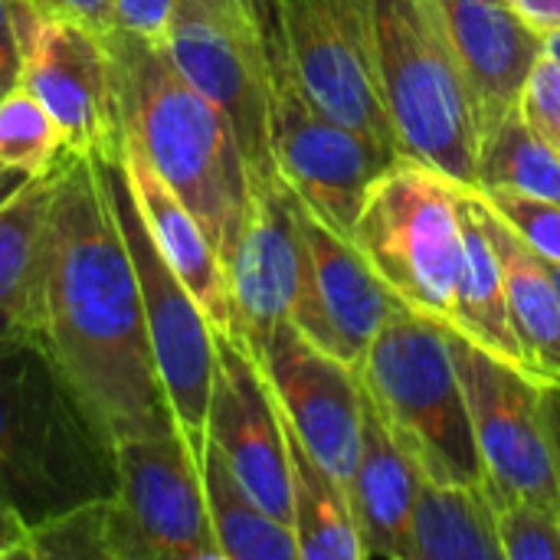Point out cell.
Wrapping results in <instances>:
<instances>
[{
    "mask_svg": "<svg viewBox=\"0 0 560 560\" xmlns=\"http://www.w3.org/2000/svg\"><path fill=\"white\" fill-rule=\"evenodd\" d=\"M39 335L115 443L177 427L98 154L66 151L52 171Z\"/></svg>",
    "mask_w": 560,
    "mask_h": 560,
    "instance_id": "cell-1",
    "label": "cell"
},
{
    "mask_svg": "<svg viewBox=\"0 0 560 560\" xmlns=\"http://www.w3.org/2000/svg\"><path fill=\"white\" fill-rule=\"evenodd\" d=\"M102 36L115 66L125 135L190 207L226 266L253 203L249 167L226 115L187 82L164 39L125 30Z\"/></svg>",
    "mask_w": 560,
    "mask_h": 560,
    "instance_id": "cell-2",
    "label": "cell"
},
{
    "mask_svg": "<svg viewBox=\"0 0 560 560\" xmlns=\"http://www.w3.org/2000/svg\"><path fill=\"white\" fill-rule=\"evenodd\" d=\"M118 489L115 440L69 384L49 348L0 358V502L36 528Z\"/></svg>",
    "mask_w": 560,
    "mask_h": 560,
    "instance_id": "cell-3",
    "label": "cell"
},
{
    "mask_svg": "<svg viewBox=\"0 0 560 560\" xmlns=\"http://www.w3.org/2000/svg\"><path fill=\"white\" fill-rule=\"evenodd\" d=\"M358 381L427 482L482 489V459L446 322L397 302L361 358Z\"/></svg>",
    "mask_w": 560,
    "mask_h": 560,
    "instance_id": "cell-4",
    "label": "cell"
},
{
    "mask_svg": "<svg viewBox=\"0 0 560 560\" xmlns=\"http://www.w3.org/2000/svg\"><path fill=\"white\" fill-rule=\"evenodd\" d=\"M368 13L400 154L476 190L482 121L436 0H368Z\"/></svg>",
    "mask_w": 560,
    "mask_h": 560,
    "instance_id": "cell-5",
    "label": "cell"
},
{
    "mask_svg": "<svg viewBox=\"0 0 560 560\" xmlns=\"http://www.w3.org/2000/svg\"><path fill=\"white\" fill-rule=\"evenodd\" d=\"M348 240L394 299L453 325L466 266L456 180L423 161L397 158L368 187Z\"/></svg>",
    "mask_w": 560,
    "mask_h": 560,
    "instance_id": "cell-6",
    "label": "cell"
},
{
    "mask_svg": "<svg viewBox=\"0 0 560 560\" xmlns=\"http://www.w3.org/2000/svg\"><path fill=\"white\" fill-rule=\"evenodd\" d=\"M266 56V102L272 158L285 184L335 233L351 236L374 177L397 161L364 135L328 118L308 95L285 36L282 0H249Z\"/></svg>",
    "mask_w": 560,
    "mask_h": 560,
    "instance_id": "cell-7",
    "label": "cell"
},
{
    "mask_svg": "<svg viewBox=\"0 0 560 560\" xmlns=\"http://www.w3.org/2000/svg\"><path fill=\"white\" fill-rule=\"evenodd\" d=\"M102 180L108 187V197L115 203V217L125 236V246L131 253L138 285H141V305L144 322L154 348V361L171 400V410L187 433L194 453L200 456L207 446V407L217 374V328L210 325L207 312L194 299V292L184 285V279L171 269V262L161 256L151 230L144 226V217L135 203L121 144L115 151L98 154Z\"/></svg>",
    "mask_w": 560,
    "mask_h": 560,
    "instance_id": "cell-8",
    "label": "cell"
},
{
    "mask_svg": "<svg viewBox=\"0 0 560 560\" xmlns=\"http://www.w3.org/2000/svg\"><path fill=\"white\" fill-rule=\"evenodd\" d=\"M115 560H223L200 476V456L177 427L115 443Z\"/></svg>",
    "mask_w": 560,
    "mask_h": 560,
    "instance_id": "cell-9",
    "label": "cell"
},
{
    "mask_svg": "<svg viewBox=\"0 0 560 560\" xmlns=\"http://www.w3.org/2000/svg\"><path fill=\"white\" fill-rule=\"evenodd\" d=\"M10 13L20 43V85L56 118L66 151H115L125 121L105 36L46 0H10Z\"/></svg>",
    "mask_w": 560,
    "mask_h": 560,
    "instance_id": "cell-10",
    "label": "cell"
},
{
    "mask_svg": "<svg viewBox=\"0 0 560 560\" xmlns=\"http://www.w3.org/2000/svg\"><path fill=\"white\" fill-rule=\"evenodd\" d=\"M450 341L466 387L489 502H535L560 512L541 410V381L532 371L486 351L453 325Z\"/></svg>",
    "mask_w": 560,
    "mask_h": 560,
    "instance_id": "cell-11",
    "label": "cell"
},
{
    "mask_svg": "<svg viewBox=\"0 0 560 560\" xmlns=\"http://www.w3.org/2000/svg\"><path fill=\"white\" fill-rule=\"evenodd\" d=\"M174 66L230 121L253 177H276L266 56L249 0H174L164 33Z\"/></svg>",
    "mask_w": 560,
    "mask_h": 560,
    "instance_id": "cell-12",
    "label": "cell"
},
{
    "mask_svg": "<svg viewBox=\"0 0 560 560\" xmlns=\"http://www.w3.org/2000/svg\"><path fill=\"white\" fill-rule=\"evenodd\" d=\"M282 20L295 69L315 105L404 158L381 95L368 0H282Z\"/></svg>",
    "mask_w": 560,
    "mask_h": 560,
    "instance_id": "cell-13",
    "label": "cell"
},
{
    "mask_svg": "<svg viewBox=\"0 0 560 560\" xmlns=\"http://www.w3.org/2000/svg\"><path fill=\"white\" fill-rule=\"evenodd\" d=\"M292 436L345 489L354 479L364 427V387L358 371L282 322L256 351Z\"/></svg>",
    "mask_w": 560,
    "mask_h": 560,
    "instance_id": "cell-14",
    "label": "cell"
},
{
    "mask_svg": "<svg viewBox=\"0 0 560 560\" xmlns=\"http://www.w3.org/2000/svg\"><path fill=\"white\" fill-rule=\"evenodd\" d=\"M207 440L220 450L236 482L272 518L292 528V463L285 420L259 361L236 335L226 331H217Z\"/></svg>",
    "mask_w": 560,
    "mask_h": 560,
    "instance_id": "cell-15",
    "label": "cell"
},
{
    "mask_svg": "<svg viewBox=\"0 0 560 560\" xmlns=\"http://www.w3.org/2000/svg\"><path fill=\"white\" fill-rule=\"evenodd\" d=\"M305 276L292 325L322 351L358 371L390 308L400 302L364 262L358 246L318 220L299 197Z\"/></svg>",
    "mask_w": 560,
    "mask_h": 560,
    "instance_id": "cell-16",
    "label": "cell"
},
{
    "mask_svg": "<svg viewBox=\"0 0 560 560\" xmlns=\"http://www.w3.org/2000/svg\"><path fill=\"white\" fill-rule=\"evenodd\" d=\"M253 203L233 256L226 259L233 335L256 351L282 322H292L302 276L305 243L299 226V194L276 177H253Z\"/></svg>",
    "mask_w": 560,
    "mask_h": 560,
    "instance_id": "cell-17",
    "label": "cell"
},
{
    "mask_svg": "<svg viewBox=\"0 0 560 560\" xmlns=\"http://www.w3.org/2000/svg\"><path fill=\"white\" fill-rule=\"evenodd\" d=\"M482 131L518 108L532 69L545 56L538 33L509 0H436Z\"/></svg>",
    "mask_w": 560,
    "mask_h": 560,
    "instance_id": "cell-18",
    "label": "cell"
},
{
    "mask_svg": "<svg viewBox=\"0 0 560 560\" xmlns=\"http://www.w3.org/2000/svg\"><path fill=\"white\" fill-rule=\"evenodd\" d=\"M121 161H125V174H128L135 203H138L144 226L151 230L161 256L194 292V299L207 312L210 325L217 331L233 335L230 279H226V266H223L217 246L210 243L207 230L190 213V207L161 180V174L151 167V161L141 154V148L128 135L121 138Z\"/></svg>",
    "mask_w": 560,
    "mask_h": 560,
    "instance_id": "cell-19",
    "label": "cell"
},
{
    "mask_svg": "<svg viewBox=\"0 0 560 560\" xmlns=\"http://www.w3.org/2000/svg\"><path fill=\"white\" fill-rule=\"evenodd\" d=\"M420 482V469L387 433L384 420L364 394L361 456L348 486L364 560H410V525Z\"/></svg>",
    "mask_w": 560,
    "mask_h": 560,
    "instance_id": "cell-20",
    "label": "cell"
},
{
    "mask_svg": "<svg viewBox=\"0 0 560 560\" xmlns=\"http://www.w3.org/2000/svg\"><path fill=\"white\" fill-rule=\"evenodd\" d=\"M466 200L499 256L509 315L522 341L528 371L538 381L560 384V289L551 266L512 233V226L489 207L479 190L466 187Z\"/></svg>",
    "mask_w": 560,
    "mask_h": 560,
    "instance_id": "cell-21",
    "label": "cell"
},
{
    "mask_svg": "<svg viewBox=\"0 0 560 560\" xmlns=\"http://www.w3.org/2000/svg\"><path fill=\"white\" fill-rule=\"evenodd\" d=\"M410 560H505L486 489L420 482Z\"/></svg>",
    "mask_w": 560,
    "mask_h": 560,
    "instance_id": "cell-22",
    "label": "cell"
},
{
    "mask_svg": "<svg viewBox=\"0 0 560 560\" xmlns=\"http://www.w3.org/2000/svg\"><path fill=\"white\" fill-rule=\"evenodd\" d=\"M285 436L292 463V532L299 560H364L348 489L308 456L289 427Z\"/></svg>",
    "mask_w": 560,
    "mask_h": 560,
    "instance_id": "cell-23",
    "label": "cell"
},
{
    "mask_svg": "<svg viewBox=\"0 0 560 560\" xmlns=\"http://www.w3.org/2000/svg\"><path fill=\"white\" fill-rule=\"evenodd\" d=\"M207 512L223 560H299L295 532L272 518L230 472L220 450L207 440L200 453Z\"/></svg>",
    "mask_w": 560,
    "mask_h": 560,
    "instance_id": "cell-24",
    "label": "cell"
},
{
    "mask_svg": "<svg viewBox=\"0 0 560 560\" xmlns=\"http://www.w3.org/2000/svg\"><path fill=\"white\" fill-rule=\"evenodd\" d=\"M459 207H463V226H466V266H463V279H459L453 328L463 331L466 338H472L476 345H482L486 351L528 371L522 341H518L512 315H509L499 256L492 249L489 233L482 230V223L476 220V213L466 200V187H459Z\"/></svg>",
    "mask_w": 560,
    "mask_h": 560,
    "instance_id": "cell-25",
    "label": "cell"
},
{
    "mask_svg": "<svg viewBox=\"0 0 560 560\" xmlns=\"http://www.w3.org/2000/svg\"><path fill=\"white\" fill-rule=\"evenodd\" d=\"M52 171L30 177L13 197L0 203V305L23 312L36 328Z\"/></svg>",
    "mask_w": 560,
    "mask_h": 560,
    "instance_id": "cell-26",
    "label": "cell"
},
{
    "mask_svg": "<svg viewBox=\"0 0 560 560\" xmlns=\"http://www.w3.org/2000/svg\"><path fill=\"white\" fill-rule=\"evenodd\" d=\"M476 174V190H515L560 203V154L535 135L518 108L482 131Z\"/></svg>",
    "mask_w": 560,
    "mask_h": 560,
    "instance_id": "cell-27",
    "label": "cell"
},
{
    "mask_svg": "<svg viewBox=\"0 0 560 560\" xmlns=\"http://www.w3.org/2000/svg\"><path fill=\"white\" fill-rule=\"evenodd\" d=\"M62 131L36 95L16 85L0 98V167L43 177L62 161Z\"/></svg>",
    "mask_w": 560,
    "mask_h": 560,
    "instance_id": "cell-28",
    "label": "cell"
},
{
    "mask_svg": "<svg viewBox=\"0 0 560 560\" xmlns=\"http://www.w3.org/2000/svg\"><path fill=\"white\" fill-rule=\"evenodd\" d=\"M26 560H115L112 495L30 528Z\"/></svg>",
    "mask_w": 560,
    "mask_h": 560,
    "instance_id": "cell-29",
    "label": "cell"
},
{
    "mask_svg": "<svg viewBox=\"0 0 560 560\" xmlns=\"http://www.w3.org/2000/svg\"><path fill=\"white\" fill-rule=\"evenodd\" d=\"M495 532L505 560H560V512L535 502H499Z\"/></svg>",
    "mask_w": 560,
    "mask_h": 560,
    "instance_id": "cell-30",
    "label": "cell"
},
{
    "mask_svg": "<svg viewBox=\"0 0 560 560\" xmlns=\"http://www.w3.org/2000/svg\"><path fill=\"white\" fill-rule=\"evenodd\" d=\"M479 194L528 249H535L548 266H560V203L532 194H515V190H479Z\"/></svg>",
    "mask_w": 560,
    "mask_h": 560,
    "instance_id": "cell-31",
    "label": "cell"
},
{
    "mask_svg": "<svg viewBox=\"0 0 560 560\" xmlns=\"http://www.w3.org/2000/svg\"><path fill=\"white\" fill-rule=\"evenodd\" d=\"M518 112L535 128V135L560 154V66L548 52L532 69Z\"/></svg>",
    "mask_w": 560,
    "mask_h": 560,
    "instance_id": "cell-32",
    "label": "cell"
},
{
    "mask_svg": "<svg viewBox=\"0 0 560 560\" xmlns=\"http://www.w3.org/2000/svg\"><path fill=\"white\" fill-rule=\"evenodd\" d=\"M174 13V0H115L112 30H125L144 39H164Z\"/></svg>",
    "mask_w": 560,
    "mask_h": 560,
    "instance_id": "cell-33",
    "label": "cell"
},
{
    "mask_svg": "<svg viewBox=\"0 0 560 560\" xmlns=\"http://www.w3.org/2000/svg\"><path fill=\"white\" fill-rule=\"evenodd\" d=\"M20 85V43L13 30L10 0H0V98Z\"/></svg>",
    "mask_w": 560,
    "mask_h": 560,
    "instance_id": "cell-34",
    "label": "cell"
},
{
    "mask_svg": "<svg viewBox=\"0 0 560 560\" xmlns=\"http://www.w3.org/2000/svg\"><path fill=\"white\" fill-rule=\"evenodd\" d=\"M46 3L98 33L112 30V20H115V0H46Z\"/></svg>",
    "mask_w": 560,
    "mask_h": 560,
    "instance_id": "cell-35",
    "label": "cell"
},
{
    "mask_svg": "<svg viewBox=\"0 0 560 560\" xmlns=\"http://www.w3.org/2000/svg\"><path fill=\"white\" fill-rule=\"evenodd\" d=\"M39 328L16 308H7L0 305V358L10 354V351H20L23 345H33L39 341Z\"/></svg>",
    "mask_w": 560,
    "mask_h": 560,
    "instance_id": "cell-36",
    "label": "cell"
},
{
    "mask_svg": "<svg viewBox=\"0 0 560 560\" xmlns=\"http://www.w3.org/2000/svg\"><path fill=\"white\" fill-rule=\"evenodd\" d=\"M541 410H545V430H548V446H551V466H555V482L560 492V384L558 381H541Z\"/></svg>",
    "mask_w": 560,
    "mask_h": 560,
    "instance_id": "cell-37",
    "label": "cell"
},
{
    "mask_svg": "<svg viewBox=\"0 0 560 560\" xmlns=\"http://www.w3.org/2000/svg\"><path fill=\"white\" fill-rule=\"evenodd\" d=\"M26 538L30 528L0 502V560H26Z\"/></svg>",
    "mask_w": 560,
    "mask_h": 560,
    "instance_id": "cell-38",
    "label": "cell"
},
{
    "mask_svg": "<svg viewBox=\"0 0 560 560\" xmlns=\"http://www.w3.org/2000/svg\"><path fill=\"white\" fill-rule=\"evenodd\" d=\"M522 20H528L538 33H555L560 30V0H509Z\"/></svg>",
    "mask_w": 560,
    "mask_h": 560,
    "instance_id": "cell-39",
    "label": "cell"
},
{
    "mask_svg": "<svg viewBox=\"0 0 560 560\" xmlns=\"http://www.w3.org/2000/svg\"><path fill=\"white\" fill-rule=\"evenodd\" d=\"M30 177L26 174H16V171H7V167H0V203L7 200V197H13L23 184H26Z\"/></svg>",
    "mask_w": 560,
    "mask_h": 560,
    "instance_id": "cell-40",
    "label": "cell"
},
{
    "mask_svg": "<svg viewBox=\"0 0 560 560\" xmlns=\"http://www.w3.org/2000/svg\"><path fill=\"white\" fill-rule=\"evenodd\" d=\"M545 52H548V56H551V59L560 66V30H555V33H548V36H545Z\"/></svg>",
    "mask_w": 560,
    "mask_h": 560,
    "instance_id": "cell-41",
    "label": "cell"
},
{
    "mask_svg": "<svg viewBox=\"0 0 560 560\" xmlns=\"http://www.w3.org/2000/svg\"><path fill=\"white\" fill-rule=\"evenodd\" d=\"M551 272H555V282H558L560 289V266H551Z\"/></svg>",
    "mask_w": 560,
    "mask_h": 560,
    "instance_id": "cell-42",
    "label": "cell"
}]
</instances>
